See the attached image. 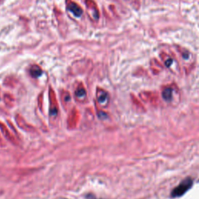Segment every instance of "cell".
Instances as JSON below:
<instances>
[{
	"label": "cell",
	"instance_id": "6da1fadb",
	"mask_svg": "<svg viewBox=\"0 0 199 199\" xmlns=\"http://www.w3.org/2000/svg\"><path fill=\"white\" fill-rule=\"evenodd\" d=\"M192 186H193V180L191 177L185 178L177 187L173 189L170 194L171 198H175L181 197L182 195H184L186 192L188 191L191 188Z\"/></svg>",
	"mask_w": 199,
	"mask_h": 199
},
{
	"label": "cell",
	"instance_id": "7a4b0ae2",
	"mask_svg": "<svg viewBox=\"0 0 199 199\" xmlns=\"http://www.w3.org/2000/svg\"><path fill=\"white\" fill-rule=\"evenodd\" d=\"M88 17L93 22H97L100 19V11L94 0H85Z\"/></svg>",
	"mask_w": 199,
	"mask_h": 199
},
{
	"label": "cell",
	"instance_id": "3957f363",
	"mask_svg": "<svg viewBox=\"0 0 199 199\" xmlns=\"http://www.w3.org/2000/svg\"><path fill=\"white\" fill-rule=\"evenodd\" d=\"M66 3L68 10L70 13H72L75 17H79L82 16L83 13L82 7L79 4H77L76 2L73 1V0H66Z\"/></svg>",
	"mask_w": 199,
	"mask_h": 199
},
{
	"label": "cell",
	"instance_id": "277c9868",
	"mask_svg": "<svg viewBox=\"0 0 199 199\" xmlns=\"http://www.w3.org/2000/svg\"><path fill=\"white\" fill-rule=\"evenodd\" d=\"M160 58L161 59L164 61V64L166 67L168 68H171L174 65V63L175 62L174 60V58L166 51H161L160 52Z\"/></svg>",
	"mask_w": 199,
	"mask_h": 199
},
{
	"label": "cell",
	"instance_id": "5b68a950",
	"mask_svg": "<svg viewBox=\"0 0 199 199\" xmlns=\"http://www.w3.org/2000/svg\"><path fill=\"white\" fill-rule=\"evenodd\" d=\"M175 48L177 51L180 54V55L181 56V58L184 60H188L190 59L191 57V54L189 51L187 49H185V48H182V47L177 46V45H175Z\"/></svg>",
	"mask_w": 199,
	"mask_h": 199
},
{
	"label": "cell",
	"instance_id": "8992f818",
	"mask_svg": "<svg viewBox=\"0 0 199 199\" xmlns=\"http://www.w3.org/2000/svg\"><path fill=\"white\" fill-rule=\"evenodd\" d=\"M30 74L32 77L37 78L39 76H41L42 74V69L40 66L37 65H34L30 67Z\"/></svg>",
	"mask_w": 199,
	"mask_h": 199
},
{
	"label": "cell",
	"instance_id": "52a82bcc",
	"mask_svg": "<svg viewBox=\"0 0 199 199\" xmlns=\"http://www.w3.org/2000/svg\"><path fill=\"white\" fill-rule=\"evenodd\" d=\"M163 98H164L166 101H169L172 99V95H173V89L171 88H166L162 93Z\"/></svg>",
	"mask_w": 199,
	"mask_h": 199
},
{
	"label": "cell",
	"instance_id": "ba28073f",
	"mask_svg": "<svg viewBox=\"0 0 199 199\" xmlns=\"http://www.w3.org/2000/svg\"><path fill=\"white\" fill-rule=\"evenodd\" d=\"M107 99H108V95H107V93H106L105 91L101 90L100 92V95L98 97L100 103V104H102V103L104 104V103H105L106 101H107Z\"/></svg>",
	"mask_w": 199,
	"mask_h": 199
},
{
	"label": "cell",
	"instance_id": "9c48e42d",
	"mask_svg": "<svg viewBox=\"0 0 199 199\" xmlns=\"http://www.w3.org/2000/svg\"><path fill=\"white\" fill-rule=\"evenodd\" d=\"M76 96L77 97H84L86 96V91L82 86L79 87L76 91Z\"/></svg>",
	"mask_w": 199,
	"mask_h": 199
},
{
	"label": "cell",
	"instance_id": "30bf717a",
	"mask_svg": "<svg viewBox=\"0 0 199 199\" xmlns=\"http://www.w3.org/2000/svg\"><path fill=\"white\" fill-rule=\"evenodd\" d=\"M2 2H3V0H0V3H2Z\"/></svg>",
	"mask_w": 199,
	"mask_h": 199
}]
</instances>
